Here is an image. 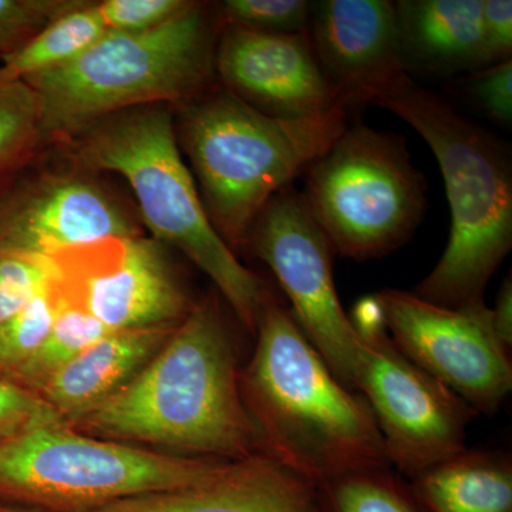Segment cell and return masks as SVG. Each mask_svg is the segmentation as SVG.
Masks as SVG:
<instances>
[{
	"instance_id": "6da1fadb",
	"label": "cell",
	"mask_w": 512,
	"mask_h": 512,
	"mask_svg": "<svg viewBox=\"0 0 512 512\" xmlns=\"http://www.w3.org/2000/svg\"><path fill=\"white\" fill-rule=\"evenodd\" d=\"M239 373L234 336L212 293L130 383L72 427L177 456L247 460L264 453Z\"/></svg>"
},
{
	"instance_id": "7a4b0ae2",
	"label": "cell",
	"mask_w": 512,
	"mask_h": 512,
	"mask_svg": "<svg viewBox=\"0 0 512 512\" xmlns=\"http://www.w3.org/2000/svg\"><path fill=\"white\" fill-rule=\"evenodd\" d=\"M255 333L254 356L239 373V387L262 453L313 485L390 466L365 397L336 379L272 292Z\"/></svg>"
},
{
	"instance_id": "3957f363",
	"label": "cell",
	"mask_w": 512,
	"mask_h": 512,
	"mask_svg": "<svg viewBox=\"0 0 512 512\" xmlns=\"http://www.w3.org/2000/svg\"><path fill=\"white\" fill-rule=\"evenodd\" d=\"M423 137L443 173L451 211L446 251L416 293L457 309L485 303L512 248V164L507 144L402 72L367 97Z\"/></svg>"
},
{
	"instance_id": "277c9868",
	"label": "cell",
	"mask_w": 512,
	"mask_h": 512,
	"mask_svg": "<svg viewBox=\"0 0 512 512\" xmlns=\"http://www.w3.org/2000/svg\"><path fill=\"white\" fill-rule=\"evenodd\" d=\"M349 114L340 107L312 119H274L227 89L202 93L185 107L181 143L212 227L232 251L247 247L268 202L333 146Z\"/></svg>"
},
{
	"instance_id": "5b68a950",
	"label": "cell",
	"mask_w": 512,
	"mask_h": 512,
	"mask_svg": "<svg viewBox=\"0 0 512 512\" xmlns=\"http://www.w3.org/2000/svg\"><path fill=\"white\" fill-rule=\"evenodd\" d=\"M215 50L210 16L195 2L148 32L109 30L72 63L23 82L39 101L42 138L72 137L123 111L201 96Z\"/></svg>"
},
{
	"instance_id": "8992f818",
	"label": "cell",
	"mask_w": 512,
	"mask_h": 512,
	"mask_svg": "<svg viewBox=\"0 0 512 512\" xmlns=\"http://www.w3.org/2000/svg\"><path fill=\"white\" fill-rule=\"evenodd\" d=\"M79 160L130 184L154 239L183 252L217 286L239 322L255 333L268 289L212 227L163 104L123 111L86 131Z\"/></svg>"
},
{
	"instance_id": "52a82bcc",
	"label": "cell",
	"mask_w": 512,
	"mask_h": 512,
	"mask_svg": "<svg viewBox=\"0 0 512 512\" xmlns=\"http://www.w3.org/2000/svg\"><path fill=\"white\" fill-rule=\"evenodd\" d=\"M229 463L99 439L56 424L0 441V501L42 512H92L134 495L200 484Z\"/></svg>"
},
{
	"instance_id": "ba28073f",
	"label": "cell",
	"mask_w": 512,
	"mask_h": 512,
	"mask_svg": "<svg viewBox=\"0 0 512 512\" xmlns=\"http://www.w3.org/2000/svg\"><path fill=\"white\" fill-rule=\"evenodd\" d=\"M301 194L333 254L355 261L402 247L427 210V181L406 140L363 124H349L309 165Z\"/></svg>"
},
{
	"instance_id": "9c48e42d",
	"label": "cell",
	"mask_w": 512,
	"mask_h": 512,
	"mask_svg": "<svg viewBox=\"0 0 512 512\" xmlns=\"http://www.w3.org/2000/svg\"><path fill=\"white\" fill-rule=\"evenodd\" d=\"M349 318L360 339L353 387L375 414L390 467L410 480L467 448L478 414L394 345L376 296L360 299Z\"/></svg>"
},
{
	"instance_id": "30bf717a",
	"label": "cell",
	"mask_w": 512,
	"mask_h": 512,
	"mask_svg": "<svg viewBox=\"0 0 512 512\" xmlns=\"http://www.w3.org/2000/svg\"><path fill=\"white\" fill-rule=\"evenodd\" d=\"M245 248L274 272L293 318L336 379L355 390L359 335L340 305L333 249L301 192L292 185L278 192L256 218Z\"/></svg>"
},
{
	"instance_id": "8fae6325",
	"label": "cell",
	"mask_w": 512,
	"mask_h": 512,
	"mask_svg": "<svg viewBox=\"0 0 512 512\" xmlns=\"http://www.w3.org/2000/svg\"><path fill=\"white\" fill-rule=\"evenodd\" d=\"M387 332L404 355L477 414L491 417L512 389L510 353L485 303L451 309L414 292L376 293Z\"/></svg>"
},
{
	"instance_id": "7c38bea8",
	"label": "cell",
	"mask_w": 512,
	"mask_h": 512,
	"mask_svg": "<svg viewBox=\"0 0 512 512\" xmlns=\"http://www.w3.org/2000/svg\"><path fill=\"white\" fill-rule=\"evenodd\" d=\"M69 301L110 330L177 326L194 303L156 239L109 238L49 259Z\"/></svg>"
},
{
	"instance_id": "4fadbf2b",
	"label": "cell",
	"mask_w": 512,
	"mask_h": 512,
	"mask_svg": "<svg viewBox=\"0 0 512 512\" xmlns=\"http://www.w3.org/2000/svg\"><path fill=\"white\" fill-rule=\"evenodd\" d=\"M138 235L137 225L99 185L42 174L0 185V254L46 261L67 249Z\"/></svg>"
},
{
	"instance_id": "5bb4252c",
	"label": "cell",
	"mask_w": 512,
	"mask_h": 512,
	"mask_svg": "<svg viewBox=\"0 0 512 512\" xmlns=\"http://www.w3.org/2000/svg\"><path fill=\"white\" fill-rule=\"evenodd\" d=\"M215 69L224 89L274 119H312L340 107L350 109L323 73L306 32L225 26Z\"/></svg>"
},
{
	"instance_id": "9a60e30c",
	"label": "cell",
	"mask_w": 512,
	"mask_h": 512,
	"mask_svg": "<svg viewBox=\"0 0 512 512\" xmlns=\"http://www.w3.org/2000/svg\"><path fill=\"white\" fill-rule=\"evenodd\" d=\"M306 35L323 73L350 109L366 104L370 94L406 72L396 2H313Z\"/></svg>"
},
{
	"instance_id": "2e32d148",
	"label": "cell",
	"mask_w": 512,
	"mask_h": 512,
	"mask_svg": "<svg viewBox=\"0 0 512 512\" xmlns=\"http://www.w3.org/2000/svg\"><path fill=\"white\" fill-rule=\"evenodd\" d=\"M313 498L315 485L256 454L200 484L134 495L92 512H315Z\"/></svg>"
},
{
	"instance_id": "e0dca14e",
	"label": "cell",
	"mask_w": 512,
	"mask_h": 512,
	"mask_svg": "<svg viewBox=\"0 0 512 512\" xmlns=\"http://www.w3.org/2000/svg\"><path fill=\"white\" fill-rule=\"evenodd\" d=\"M177 326L107 333L60 369L39 396L73 426L130 383L160 352Z\"/></svg>"
},
{
	"instance_id": "ac0fdd59",
	"label": "cell",
	"mask_w": 512,
	"mask_h": 512,
	"mask_svg": "<svg viewBox=\"0 0 512 512\" xmlns=\"http://www.w3.org/2000/svg\"><path fill=\"white\" fill-rule=\"evenodd\" d=\"M404 70L451 76L484 69L483 0L396 2Z\"/></svg>"
},
{
	"instance_id": "d6986e66",
	"label": "cell",
	"mask_w": 512,
	"mask_h": 512,
	"mask_svg": "<svg viewBox=\"0 0 512 512\" xmlns=\"http://www.w3.org/2000/svg\"><path fill=\"white\" fill-rule=\"evenodd\" d=\"M409 483L426 512H512V460L504 451L464 448Z\"/></svg>"
},
{
	"instance_id": "ffe728a7",
	"label": "cell",
	"mask_w": 512,
	"mask_h": 512,
	"mask_svg": "<svg viewBox=\"0 0 512 512\" xmlns=\"http://www.w3.org/2000/svg\"><path fill=\"white\" fill-rule=\"evenodd\" d=\"M106 28L100 10L83 2L50 22L29 42L0 60V73L8 79L26 80L72 63L92 47Z\"/></svg>"
},
{
	"instance_id": "44dd1931",
	"label": "cell",
	"mask_w": 512,
	"mask_h": 512,
	"mask_svg": "<svg viewBox=\"0 0 512 512\" xmlns=\"http://www.w3.org/2000/svg\"><path fill=\"white\" fill-rule=\"evenodd\" d=\"M315 512H426L409 480L390 466L365 468L315 485Z\"/></svg>"
},
{
	"instance_id": "7402d4cb",
	"label": "cell",
	"mask_w": 512,
	"mask_h": 512,
	"mask_svg": "<svg viewBox=\"0 0 512 512\" xmlns=\"http://www.w3.org/2000/svg\"><path fill=\"white\" fill-rule=\"evenodd\" d=\"M110 332L113 330L69 301L60 289L59 311L49 336L33 356L6 380L39 396L40 390L60 369Z\"/></svg>"
},
{
	"instance_id": "603a6c76",
	"label": "cell",
	"mask_w": 512,
	"mask_h": 512,
	"mask_svg": "<svg viewBox=\"0 0 512 512\" xmlns=\"http://www.w3.org/2000/svg\"><path fill=\"white\" fill-rule=\"evenodd\" d=\"M42 140L39 101L23 80L0 73V185Z\"/></svg>"
},
{
	"instance_id": "cb8c5ba5",
	"label": "cell",
	"mask_w": 512,
	"mask_h": 512,
	"mask_svg": "<svg viewBox=\"0 0 512 512\" xmlns=\"http://www.w3.org/2000/svg\"><path fill=\"white\" fill-rule=\"evenodd\" d=\"M59 306L60 289L52 276L22 311L0 325V379H8L42 346Z\"/></svg>"
},
{
	"instance_id": "d4e9b609",
	"label": "cell",
	"mask_w": 512,
	"mask_h": 512,
	"mask_svg": "<svg viewBox=\"0 0 512 512\" xmlns=\"http://www.w3.org/2000/svg\"><path fill=\"white\" fill-rule=\"evenodd\" d=\"M311 8L305 0H227L220 6L225 26L266 33H305Z\"/></svg>"
},
{
	"instance_id": "484cf974",
	"label": "cell",
	"mask_w": 512,
	"mask_h": 512,
	"mask_svg": "<svg viewBox=\"0 0 512 512\" xmlns=\"http://www.w3.org/2000/svg\"><path fill=\"white\" fill-rule=\"evenodd\" d=\"M82 3L79 0H0V60Z\"/></svg>"
},
{
	"instance_id": "4316f807",
	"label": "cell",
	"mask_w": 512,
	"mask_h": 512,
	"mask_svg": "<svg viewBox=\"0 0 512 512\" xmlns=\"http://www.w3.org/2000/svg\"><path fill=\"white\" fill-rule=\"evenodd\" d=\"M52 276L49 259L0 254V325L22 311Z\"/></svg>"
},
{
	"instance_id": "83f0119b",
	"label": "cell",
	"mask_w": 512,
	"mask_h": 512,
	"mask_svg": "<svg viewBox=\"0 0 512 512\" xmlns=\"http://www.w3.org/2000/svg\"><path fill=\"white\" fill-rule=\"evenodd\" d=\"M194 3L187 0H106L97 8L111 32L143 33L183 15Z\"/></svg>"
},
{
	"instance_id": "f1b7e54d",
	"label": "cell",
	"mask_w": 512,
	"mask_h": 512,
	"mask_svg": "<svg viewBox=\"0 0 512 512\" xmlns=\"http://www.w3.org/2000/svg\"><path fill=\"white\" fill-rule=\"evenodd\" d=\"M56 424L67 423L42 397L0 379V441Z\"/></svg>"
},
{
	"instance_id": "f546056e",
	"label": "cell",
	"mask_w": 512,
	"mask_h": 512,
	"mask_svg": "<svg viewBox=\"0 0 512 512\" xmlns=\"http://www.w3.org/2000/svg\"><path fill=\"white\" fill-rule=\"evenodd\" d=\"M464 89L478 106L503 124L512 121V62L494 64L476 70L468 77Z\"/></svg>"
},
{
	"instance_id": "4dcf8cb0",
	"label": "cell",
	"mask_w": 512,
	"mask_h": 512,
	"mask_svg": "<svg viewBox=\"0 0 512 512\" xmlns=\"http://www.w3.org/2000/svg\"><path fill=\"white\" fill-rule=\"evenodd\" d=\"M511 52V0H483L484 66L490 67L511 60Z\"/></svg>"
},
{
	"instance_id": "1f68e13d",
	"label": "cell",
	"mask_w": 512,
	"mask_h": 512,
	"mask_svg": "<svg viewBox=\"0 0 512 512\" xmlns=\"http://www.w3.org/2000/svg\"><path fill=\"white\" fill-rule=\"evenodd\" d=\"M493 326L498 339L504 348L511 352L512 349V281L511 275L505 279L500 292H498L495 308L491 309Z\"/></svg>"
},
{
	"instance_id": "d6a6232c",
	"label": "cell",
	"mask_w": 512,
	"mask_h": 512,
	"mask_svg": "<svg viewBox=\"0 0 512 512\" xmlns=\"http://www.w3.org/2000/svg\"><path fill=\"white\" fill-rule=\"evenodd\" d=\"M0 512H42V511L32 510V508L22 507V505L10 504V503H5V501H0Z\"/></svg>"
}]
</instances>
